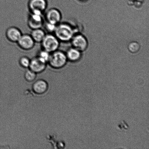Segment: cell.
Segmentation results:
<instances>
[{
    "label": "cell",
    "mask_w": 149,
    "mask_h": 149,
    "mask_svg": "<svg viewBox=\"0 0 149 149\" xmlns=\"http://www.w3.org/2000/svg\"><path fill=\"white\" fill-rule=\"evenodd\" d=\"M36 76L37 74L29 68L24 73V78L27 81L32 82L34 81L36 78Z\"/></svg>",
    "instance_id": "17"
},
{
    "label": "cell",
    "mask_w": 149,
    "mask_h": 149,
    "mask_svg": "<svg viewBox=\"0 0 149 149\" xmlns=\"http://www.w3.org/2000/svg\"><path fill=\"white\" fill-rule=\"evenodd\" d=\"M139 48V45L135 42L131 43L128 47V49L132 53H135V52H138Z\"/></svg>",
    "instance_id": "18"
},
{
    "label": "cell",
    "mask_w": 149,
    "mask_h": 149,
    "mask_svg": "<svg viewBox=\"0 0 149 149\" xmlns=\"http://www.w3.org/2000/svg\"><path fill=\"white\" fill-rule=\"evenodd\" d=\"M22 34L21 30L15 26L8 27L5 33L7 39L12 43H17Z\"/></svg>",
    "instance_id": "8"
},
{
    "label": "cell",
    "mask_w": 149,
    "mask_h": 149,
    "mask_svg": "<svg viewBox=\"0 0 149 149\" xmlns=\"http://www.w3.org/2000/svg\"><path fill=\"white\" fill-rule=\"evenodd\" d=\"M74 30L68 23L61 22L56 26L54 34L61 42H67L70 40L74 36Z\"/></svg>",
    "instance_id": "1"
},
{
    "label": "cell",
    "mask_w": 149,
    "mask_h": 149,
    "mask_svg": "<svg viewBox=\"0 0 149 149\" xmlns=\"http://www.w3.org/2000/svg\"><path fill=\"white\" fill-rule=\"evenodd\" d=\"M81 1H86V0H81Z\"/></svg>",
    "instance_id": "19"
},
{
    "label": "cell",
    "mask_w": 149,
    "mask_h": 149,
    "mask_svg": "<svg viewBox=\"0 0 149 149\" xmlns=\"http://www.w3.org/2000/svg\"><path fill=\"white\" fill-rule=\"evenodd\" d=\"M50 54L51 53L47 51L41 49L38 52L36 56L41 60L47 64Z\"/></svg>",
    "instance_id": "14"
},
{
    "label": "cell",
    "mask_w": 149,
    "mask_h": 149,
    "mask_svg": "<svg viewBox=\"0 0 149 149\" xmlns=\"http://www.w3.org/2000/svg\"><path fill=\"white\" fill-rule=\"evenodd\" d=\"M47 65V63L43 62L36 56L31 59L29 68L36 74H39L46 70Z\"/></svg>",
    "instance_id": "9"
},
{
    "label": "cell",
    "mask_w": 149,
    "mask_h": 149,
    "mask_svg": "<svg viewBox=\"0 0 149 149\" xmlns=\"http://www.w3.org/2000/svg\"><path fill=\"white\" fill-rule=\"evenodd\" d=\"M44 17L45 21L57 25L61 22L62 14L58 9L54 7L47 10Z\"/></svg>",
    "instance_id": "6"
},
{
    "label": "cell",
    "mask_w": 149,
    "mask_h": 149,
    "mask_svg": "<svg viewBox=\"0 0 149 149\" xmlns=\"http://www.w3.org/2000/svg\"><path fill=\"white\" fill-rule=\"evenodd\" d=\"M57 25L48 22L45 20L42 27H43L44 30L45 31L46 33H54L55 29H56Z\"/></svg>",
    "instance_id": "15"
},
{
    "label": "cell",
    "mask_w": 149,
    "mask_h": 149,
    "mask_svg": "<svg viewBox=\"0 0 149 149\" xmlns=\"http://www.w3.org/2000/svg\"><path fill=\"white\" fill-rule=\"evenodd\" d=\"M65 54L68 60L72 62H75L78 60L80 57L79 51L74 48L68 49Z\"/></svg>",
    "instance_id": "13"
},
{
    "label": "cell",
    "mask_w": 149,
    "mask_h": 149,
    "mask_svg": "<svg viewBox=\"0 0 149 149\" xmlns=\"http://www.w3.org/2000/svg\"><path fill=\"white\" fill-rule=\"evenodd\" d=\"M61 43L54 33H47L40 43L41 49L52 53L59 49Z\"/></svg>",
    "instance_id": "3"
},
{
    "label": "cell",
    "mask_w": 149,
    "mask_h": 149,
    "mask_svg": "<svg viewBox=\"0 0 149 149\" xmlns=\"http://www.w3.org/2000/svg\"><path fill=\"white\" fill-rule=\"evenodd\" d=\"M48 6L47 0H29L27 4L29 13L43 15Z\"/></svg>",
    "instance_id": "4"
},
{
    "label": "cell",
    "mask_w": 149,
    "mask_h": 149,
    "mask_svg": "<svg viewBox=\"0 0 149 149\" xmlns=\"http://www.w3.org/2000/svg\"><path fill=\"white\" fill-rule=\"evenodd\" d=\"M68 61L66 54L59 49L51 53L47 64L54 69H59L66 65Z\"/></svg>",
    "instance_id": "2"
},
{
    "label": "cell",
    "mask_w": 149,
    "mask_h": 149,
    "mask_svg": "<svg viewBox=\"0 0 149 149\" xmlns=\"http://www.w3.org/2000/svg\"><path fill=\"white\" fill-rule=\"evenodd\" d=\"M17 43L20 49L26 51L31 50L34 47L36 44L30 34L27 33L22 35Z\"/></svg>",
    "instance_id": "7"
},
{
    "label": "cell",
    "mask_w": 149,
    "mask_h": 149,
    "mask_svg": "<svg viewBox=\"0 0 149 149\" xmlns=\"http://www.w3.org/2000/svg\"><path fill=\"white\" fill-rule=\"evenodd\" d=\"M44 22L43 15L29 13L27 19V24L31 30L42 28Z\"/></svg>",
    "instance_id": "5"
},
{
    "label": "cell",
    "mask_w": 149,
    "mask_h": 149,
    "mask_svg": "<svg viewBox=\"0 0 149 149\" xmlns=\"http://www.w3.org/2000/svg\"><path fill=\"white\" fill-rule=\"evenodd\" d=\"M31 59L26 56L20 57L19 59V64L20 67L24 68H29L30 66Z\"/></svg>",
    "instance_id": "16"
},
{
    "label": "cell",
    "mask_w": 149,
    "mask_h": 149,
    "mask_svg": "<svg viewBox=\"0 0 149 149\" xmlns=\"http://www.w3.org/2000/svg\"><path fill=\"white\" fill-rule=\"evenodd\" d=\"M72 44L75 49L79 51H83L87 47V42L84 36L78 35L73 38Z\"/></svg>",
    "instance_id": "11"
},
{
    "label": "cell",
    "mask_w": 149,
    "mask_h": 149,
    "mask_svg": "<svg viewBox=\"0 0 149 149\" xmlns=\"http://www.w3.org/2000/svg\"><path fill=\"white\" fill-rule=\"evenodd\" d=\"M48 88L47 82L43 79L36 80L32 86L33 91L37 94H44L47 91Z\"/></svg>",
    "instance_id": "10"
},
{
    "label": "cell",
    "mask_w": 149,
    "mask_h": 149,
    "mask_svg": "<svg viewBox=\"0 0 149 149\" xmlns=\"http://www.w3.org/2000/svg\"><path fill=\"white\" fill-rule=\"evenodd\" d=\"M46 32L42 28L31 30L30 35L36 43H40L46 34Z\"/></svg>",
    "instance_id": "12"
}]
</instances>
